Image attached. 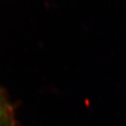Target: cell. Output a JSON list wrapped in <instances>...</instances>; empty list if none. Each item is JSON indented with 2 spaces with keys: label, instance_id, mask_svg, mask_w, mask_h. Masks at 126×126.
Returning a JSON list of instances; mask_svg holds the SVG:
<instances>
[{
  "label": "cell",
  "instance_id": "obj_1",
  "mask_svg": "<svg viewBox=\"0 0 126 126\" xmlns=\"http://www.w3.org/2000/svg\"><path fill=\"white\" fill-rule=\"evenodd\" d=\"M3 116V109H2V106L0 103V120L1 119V118Z\"/></svg>",
  "mask_w": 126,
  "mask_h": 126
}]
</instances>
